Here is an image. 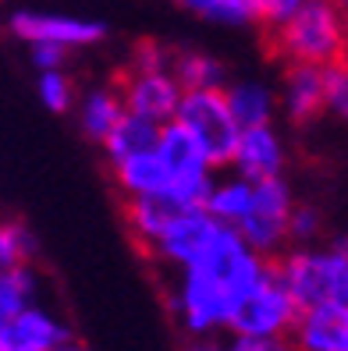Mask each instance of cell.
<instances>
[{
  "mask_svg": "<svg viewBox=\"0 0 348 351\" xmlns=\"http://www.w3.org/2000/svg\"><path fill=\"white\" fill-rule=\"evenodd\" d=\"M274 50L288 64H341L348 57V11L338 0H305L288 22L274 25Z\"/></svg>",
  "mask_w": 348,
  "mask_h": 351,
  "instance_id": "1",
  "label": "cell"
},
{
  "mask_svg": "<svg viewBox=\"0 0 348 351\" xmlns=\"http://www.w3.org/2000/svg\"><path fill=\"white\" fill-rule=\"evenodd\" d=\"M274 266L302 308L348 305V238H338L323 249L302 245L284 252Z\"/></svg>",
  "mask_w": 348,
  "mask_h": 351,
  "instance_id": "2",
  "label": "cell"
},
{
  "mask_svg": "<svg viewBox=\"0 0 348 351\" xmlns=\"http://www.w3.org/2000/svg\"><path fill=\"white\" fill-rule=\"evenodd\" d=\"M235 291L224 284L207 263H192L178 270V284L171 291V308L178 323L192 337H213L217 330H228L235 313Z\"/></svg>",
  "mask_w": 348,
  "mask_h": 351,
  "instance_id": "3",
  "label": "cell"
},
{
  "mask_svg": "<svg viewBox=\"0 0 348 351\" xmlns=\"http://www.w3.org/2000/svg\"><path fill=\"white\" fill-rule=\"evenodd\" d=\"M299 313H302V305H299L295 295L288 291V284L281 280L277 266H270L267 277L256 280L249 291L235 302L228 334H231V337H249V341L292 337Z\"/></svg>",
  "mask_w": 348,
  "mask_h": 351,
  "instance_id": "4",
  "label": "cell"
},
{
  "mask_svg": "<svg viewBox=\"0 0 348 351\" xmlns=\"http://www.w3.org/2000/svg\"><path fill=\"white\" fill-rule=\"evenodd\" d=\"M156 153L163 160V167L171 174V189L167 195L178 199L181 206H202L213 189V160L207 156V149L192 138V132L178 121H167L160 128V142Z\"/></svg>",
  "mask_w": 348,
  "mask_h": 351,
  "instance_id": "5",
  "label": "cell"
},
{
  "mask_svg": "<svg viewBox=\"0 0 348 351\" xmlns=\"http://www.w3.org/2000/svg\"><path fill=\"white\" fill-rule=\"evenodd\" d=\"M174 121L192 132V138L213 160V167L231 163V153L238 146L242 128H238V121H235V114L228 107L224 89H185Z\"/></svg>",
  "mask_w": 348,
  "mask_h": 351,
  "instance_id": "6",
  "label": "cell"
},
{
  "mask_svg": "<svg viewBox=\"0 0 348 351\" xmlns=\"http://www.w3.org/2000/svg\"><path fill=\"white\" fill-rule=\"evenodd\" d=\"M292 213H295V195L288 189V181L284 178L256 181L253 206L245 213V220L238 223V231L256 252L270 259L292 241Z\"/></svg>",
  "mask_w": 348,
  "mask_h": 351,
  "instance_id": "7",
  "label": "cell"
},
{
  "mask_svg": "<svg viewBox=\"0 0 348 351\" xmlns=\"http://www.w3.org/2000/svg\"><path fill=\"white\" fill-rule=\"evenodd\" d=\"M217 231H220V220L210 217L207 206H189V210H181L167 227H163V234L150 245L146 252L156 256L160 263L174 266V270H185V266L202 259V252L210 249Z\"/></svg>",
  "mask_w": 348,
  "mask_h": 351,
  "instance_id": "8",
  "label": "cell"
},
{
  "mask_svg": "<svg viewBox=\"0 0 348 351\" xmlns=\"http://www.w3.org/2000/svg\"><path fill=\"white\" fill-rule=\"evenodd\" d=\"M11 32L25 43H50L65 50L93 47L107 36V25L96 18H78V14H54V11H14L11 14Z\"/></svg>",
  "mask_w": 348,
  "mask_h": 351,
  "instance_id": "9",
  "label": "cell"
},
{
  "mask_svg": "<svg viewBox=\"0 0 348 351\" xmlns=\"http://www.w3.org/2000/svg\"><path fill=\"white\" fill-rule=\"evenodd\" d=\"M121 96H125V107L132 114L150 117V121H156V125H167V121L178 117L185 86L178 82L174 68H163V71H128Z\"/></svg>",
  "mask_w": 348,
  "mask_h": 351,
  "instance_id": "10",
  "label": "cell"
},
{
  "mask_svg": "<svg viewBox=\"0 0 348 351\" xmlns=\"http://www.w3.org/2000/svg\"><path fill=\"white\" fill-rule=\"evenodd\" d=\"M284 160H288V153H284L281 132L274 125H256V128H242L228 167L249 181H267V178H281Z\"/></svg>",
  "mask_w": 348,
  "mask_h": 351,
  "instance_id": "11",
  "label": "cell"
},
{
  "mask_svg": "<svg viewBox=\"0 0 348 351\" xmlns=\"http://www.w3.org/2000/svg\"><path fill=\"white\" fill-rule=\"evenodd\" d=\"M281 110L295 125H310L327 110V68L316 64H288L281 78Z\"/></svg>",
  "mask_w": 348,
  "mask_h": 351,
  "instance_id": "12",
  "label": "cell"
},
{
  "mask_svg": "<svg viewBox=\"0 0 348 351\" xmlns=\"http://www.w3.org/2000/svg\"><path fill=\"white\" fill-rule=\"evenodd\" d=\"M292 341L299 351H348V305L302 308Z\"/></svg>",
  "mask_w": 348,
  "mask_h": 351,
  "instance_id": "13",
  "label": "cell"
},
{
  "mask_svg": "<svg viewBox=\"0 0 348 351\" xmlns=\"http://www.w3.org/2000/svg\"><path fill=\"white\" fill-rule=\"evenodd\" d=\"M68 337H71V330L60 323L50 308L32 302L29 308H22V313L11 319V326L4 334H0V348L4 351H54Z\"/></svg>",
  "mask_w": 348,
  "mask_h": 351,
  "instance_id": "14",
  "label": "cell"
},
{
  "mask_svg": "<svg viewBox=\"0 0 348 351\" xmlns=\"http://www.w3.org/2000/svg\"><path fill=\"white\" fill-rule=\"evenodd\" d=\"M111 167H114L117 189L128 199H135V195H167V189H171V174H167V167H163L156 149L125 156V160L111 163Z\"/></svg>",
  "mask_w": 348,
  "mask_h": 351,
  "instance_id": "15",
  "label": "cell"
},
{
  "mask_svg": "<svg viewBox=\"0 0 348 351\" xmlns=\"http://www.w3.org/2000/svg\"><path fill=\"white\" fill-rule=\"evenodd\" d=\"M228 107L238 121V128H256V125H274V114L281 107L277 93L259 78H242V82H228L224 86Z\"/></svg>",
  "mask_w": 348,
  "mask_h": 351,
  "instance_id": "16",
  "label": "cell"
},
{
  "mask_svg": "<svg viewBox=\"0 0 348 351\" xmlns=\"http://www.w3.org/2000/svg\"><path fill=\"white\" fill-rule=\"evenodd\" d=\"M181 210H189V206H181L171 195H135L125 206V220H128L132 238L142 245V249H150V245L163 234V227H167Z\"/></svg>",
  "mask_w": 348,
  "mask_h": 351,
  "instance_id": "17",
  "label": "cell"
},
{
  "mask_svg": "<svg viewBox=\"0 0 348 351\" xmlns=\"http://www.w3.org/2000/svg\"><path fill=\"white\" fill-rule=\"evenodd\" d=\"M125 114H128V107L117 89H89L78 103V128L104 146V138L117 128V121Z\"/></svg>",
  "mask_w": 348,
  "mask_h": 351,
  "instance_id": "18",
  "label": "cell"
},
{
  "mask_svg": "<svg viewBox=\"0 0 348 351\" xmlns=\"http://www.w3.org/2000/svg\"><path fill=\"white\" fill-rule=\"evenodd\" d=\"M160 128L156 121L150 117H139V114H125L117 121V128L104 138V153L111 163L117 160H125V156H135V153H146V149H156V142H160Z\"/></svg>",
  "mask_w": 348,
  "mask_h": 351,
  "instance_id": "19",
  "label": "cell"
},
{
  "mask_svg": "<svg viewBox=\"0 0 348 351\" xmlns=\"http://www.w3.org/2000/svg\"><path fill=\"white\" fill-rule=\"evenodd\" d=\"M253 192H256V181L242 178V174L217 178L202 206L210 210L213 220L228 223V227H238V223L245 220V213H249V206H253Z\"/></svg>",
  "mask_w": 348,
  "mask_h": 351,
  "instance_id": "20",
  "label": "cell"
},
{
  "mask_svg": "<svg viewBox=\"0 0 348 351\" xmlns=\"http://www.w3.org/2000/svg\"><path fill=\"white\" fill-rule=\"evenodd\" d=\"M36 298V274L29 266H11V270L0 274V334L11 326V319L29 308Z\"/></svg>",
  "mask_w": 348,
  "mask_h": 351,
  "instance_id": "21",
  "label": "cell"
},
{
  "mask_svg": "<svg viewBox=\"0 0 348 351\" xmlns=\"http://www.w3.org/2000/svg\"><path fill=\"white\" fill-rule=\"evenodd\" d=\"M174 75L185 89H224L228 78H224V64L210 53H199V50H189V53H174Z\"/></svg>",
  "mask_w": 348,
  "mask_h": 351,
  "instance_id": "22",
  "label": "cell"
},
{
  "mask_svg": "<svg viewBox=\"0 0 348 351\" xmlns=\"http://www.w3.org/2000/svg\"><path fill=\"white\" fill-rule=\"evenodd\" d=\"M178 8H185L189 14L202 18V22H213V25H249L256 22V8L253 0H174Z\"/></svg>",
  "mask_w": 348,
  "mask_h": 351,
  "instance_id": "23",
  "label": "cell"
},
{
  "mask_svg": "<svg viewBox=\"0 0 348 351\" xmlns=\"http://www.w3.org/2000/svg\"><path fill=\"white\" fill-rule=\"evenodd\" d=\"M36 93H39V103H43L50 114H68L71 103H75V86H71V78L65 75V68L39 71Z\"/></svg>",
  "mask_w": 348,
  "mask_h": 351,
  "instance_id": "24",
  "label": "cell"
},
{
  "mask_svg": "<svg viewBox=\"0 0 348 351\" xmlns=\"http://www.w3.org/2000/svg\"><path fill=\"white\" fill-rule=\"evenodd\" d=\"M29 234L18 223L0 220V274L11 270V266H22L29 259Z\"/></svg>",
  "mask_w": 348,
  "mask_h": 351,
  "instance_id": "25",
  "label": "cell"
},
{
  "mask_svg": "<svg viewBox=\"0 0 348 351\" xmlns=\"http://www.w3.org/2000/svg\"><path fill=\"white\" fill-rule=\"evenodd\" d=\"M327 114L348 125V60L327 68Z\"/></svg>",
  "mask_w": 348,
  "mask_h": 351,
  "instance_id": "26",
  "label": "cell"
},
{
  "mask_svg": "<svg viewBox=\"0 0 348 351\" xmlns=\"http://www.w3.org/2000/svg\"><path fill=\"white\" fill-rule=\"evenodd\" d=\"M171 64H174V57L163 50L160 43H139L135 53H132V68L128 71H163Z\"/></svg>",
  "mask_w": 348,
  "mask_h": 351,
  "instance_id": "27",
  "label": "cell"
},
{
  "mask_svg": "<svg viewBox=\"0 0 348 351\" xmlns=\"http://www.w3.org/2000/svg\"><path fill=\"white\" fill-rule=\"evenodd\" d=\"M316 234H320V210H316V206H305V202H295L292 241H313Z\"/></svg>",
  "mask_w": 348,
  "mask_h": 351,
  "instance_id": "28",
  "label": "cell"
},
{
  "mask_svg": "<svg viewBox=\"0 0 348 351\" xmlns=\"http://www.w3.org/2000/svg\"><path fill=\"white\" fill-rule=\"evenodd\" d=\"M302 4H305V0H253L256 18H259V22H267V25L288 22V18H292Z\"/></svg>",
  "mask_w": 348,
  "mask_h": 351,
  "instance_id": "29",
  "label": "cell"
},
{
  "mask_svg": "<svg viewBox=\"0 0 348 351\" xmlns=\"http://www.w3.org/2000/svg\"><path fill=\"white\" fill-rule=\"evenodd\" d=\"M65 47H50V43H32V64L39 71H50V68H65Z\"/></svg>",
  "mask_w": 348,
  "mask_h": 351,
  "instance_id": "30",
  "label": "cell"
},
{
  "mask_svg": "<svg viewBox=\"0 0 348 351\" xmlns=\"http://www.w3.org/2000/svg\"><path fill=\"white\" fill-rule=\"evenodd\" d=\"M238 351H299L292 337H263V341H249V337H235Z\"/></svg>",
  "mask_w": 348,
  "mask_h": 351,
  "instance_id": "31",
  "label": "cell"
},
{
  "mask_svg": "<svg viewBox=\"0 0 348 351\" xmlns=\"http://www.w3.org/2000/svg\"><path fill=\"white\" fill-rule=\"evenodd\" d=\"M185 351H238V344H235V341L220 344V341H213V337H196Z\"/></svg>",
  "mask_w": 348,
  "mask_h": 351,
  "instance_id": "32",
  "label": "cell"
},
{
  "mask_svg": "<svg viewBox=\"0 0 348 351\" xmlns=\"http://www.w3.org/2000/svg\"><path fill=\"white\" fill-rule=\"evenodd\" d=\"M54 351H89V348H86V344H78V341H75V337H68V341H65V344H57V348H54Z\"/></svg>",
  "mask_w": 348,
  "mask_h": 351,
  "instance_id": "33",
  "label": "cell"
},
{
  "mask_svg": "<svg viewBox=\"0 0 348 351\" xmlns=\"http://www.w3.org/2000/svg\"><path fill=\"white\" fill-rule=\"evenodd\" d=\"M338 4H341V8H345V11H348V0H338Z\"/></svg>",
  "mask_w": 348,
  "mask_h": 351,
  "instance_id": "34",
  "label": "cell"
},
{
  "mask_svg": "<svg viewBox=\"0 0 348 351\" xmlns=\"http://www.w3.org/2000/svg\"><path fill=\"white\" fill-rule=\"evenodd\" d=\"M0 351H4V348H0Z\"/></svg>",
  "mask_w": 348,
  "mask_h": 351,
  "instance_id": "35",
  "label": "cell"
},
{
  "mask_svg": "<svg viewBox=\"0 0 348 351\" xmlns=\"http://www.w3.org/2000/svg\"><path fill=\"white\" fill-rule=\"evenodd\" d=\"M345 60H348V57H345Z\"/></svg>",
  "mask_w": 348,
  "mask_h": 351,
  "instance_id": "36",
  "label": "cell"
}]
</instances>
